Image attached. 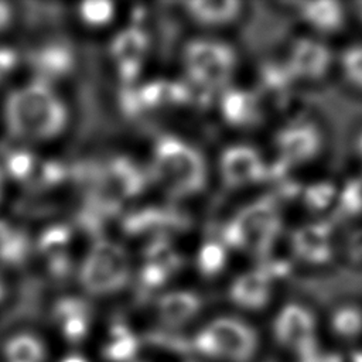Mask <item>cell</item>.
<instances>
[{
    "instance_id": "7c38bea8",
    "label": "cell",
    "mask_w": 362,
    "mask_h": 362,
    "mask_svg": "<svg viewBox=\"0 0 362 362\" xmlns=\"http://www.w3.org/2000/svg\"><path fill=\"white\" fill-rule=\"evenodd\" d=\"M294 253L310 263H322L331 256V229L325 223L298 228L291 238Z\"/></svg>"
},
{
    "instance_id": "603a6c76",
    "label": "cell",
    "mask_w": 362,
    "mask_h": 362,
    "mask_svg": "<svg viewBox=\"0 0 362 362\" xmlns=\"http://www.w3.org/2000/svg\"><path fill=\"white\" fill-rule=\"evenodd\" d=\"M27 238L20 230L0 222V259L3 262L11 264L21 262L27 255Z\"/></svg>"
},
{
    "instance_id": "4dcf8cb0",
    "label": "cell",
    "mask_w": 362,
    "mask_h": 362,
    "mask_svg": "<svg viewBox=\"0 0 362 362\" xmlns=\"http://www.w3.org/2000/svg\"><path fill=\"white\" fill-rule=\"evenodd\" d=\"M113 4L109 1H86L79 7L82 20L89 25H103L113 17Z\"/></svg>"
},
{
    "instance_id": "6da1fadb",
    "label": "cell",
    "mask_w": 362,
    "mask_h": 362,
    "mask_svg": "<svg viewBox=\"0 0 362 362\" xmlns=\"http://www.w3.org/2000/svg\"><path fill=\"white\" fill-rule=\"evenodd\" d=\"M4 120L16 137L47 140L62 132L66 123V109L45 82L37 81L7 96Z\"/></svg>"
},
{
    "instance_id": "d6a6232c",
    "label": "cell",
    "mask_w": 362,
    "mask_h": 362,
    "mask_svg": "<svg viewBox=\"0 0 362 362\" xmlns=\"http://www.w3.org/2000/svg\"><path fill=\"white\" fill-rule=\"evenodd\" d=\"M17 64V55L14 49L0 47V82L13 71Z\"/></svg>"
},
{
    "instance_id": "484cf974",
    "label": "cell",
    "mask_w": 362,
    "mask_h": 362,
    "mask_svg": "<svg viewBox=\"0 0 362 362\" xmlns=\"http://www.w3.org/2000/svg\"><path fill=\"white\" fill-rule=\"evenodd\" d=\"M198 269L205 276L219 273L226 263V252L221 243L206 242L198 253Z\"/></svg>"
},
{
    "instance_id": "4316f807",
    "label": "cell",
    "mask_w": 362,
    "mask_h": 362,
    "mask_svg": "<svg viewBox=\"0 0 362 362\" xmlns=\"http://www.w3.org/2000/svg\"><path fill=\"white\" fill-rule=\"evenodd\" d=\"M339 66L349 83L362 88V44L345 48L339 57Z\"/></svg>"
},
{
    "instance_id": "1f68e13d",
    "label": "cell",
    "mask_w": 362,
    "mask_h": 362,
    "mask_svg": "<svg viewBox=\"0 0 362 362\" xmlns=\"http://www.w3.org/2000/svg\"><path fill=\"white\" fill-rule=\"evenodd\" d=\"M335 195L337 192L332 184L318 182L305 191V202L313 209H324L332 202Z\"/></svg>"
},
{
    "instance_id": "9a60e30c",
    "label": "cell",
    "mask_w": 362,
    "mask_h": 362,
    "mask_svg": "<svg viewBox=\"0 0 362 362\" xmlns=\"http://www.w3.org/2000/svg\"><path fill=\"white\" fill-rule=\"evenodd\" d=\"M301 17L317 31L335 33L345 21V11L341 3L334 0H317L301 3Z\"/></svg>"
},
{
    "instance_id": "74e56055",
    "label": "cell",
    "mask_w": 362,
    "mask_h": 362,
    "mask_svg": "<svg viewBox=\"0 0 362 362\" xmlns=\"http://www.w3.org/2000/svg\"><path fill=\"white\" fill-rule=\"evenodd\" d=\"M4 294H6V288H4V284H3V280L0 279V303L1 300L4 298Z\"/></svg>"
},
{
    "instance_id": "8fae6325",
    "label": "cell",
    "mask_w": 362,
    "mask_h": 362,
    "mask_svg": "<svg viewBox=\"0 0 362 362\" xmlns=\"http://www.w3.org/2000/svg\"><path fill=\"white\" fill-rule=\"evenodd\" d=\"M148 48L147 34L137 28L129 27L117 33L110 44V52L123 81H133L140 72L144 55Z\"/></svg>"
},
{
    "instance_id": "d6986e66",
    "label": "cell",
    "mask_w": 362,
    "mask_h": 362,
    "mask_svg": "<svg viewBox=\"0 0 362 362\" xmlns=\"http://www.w3.org/2000/svg\"><path fill=\"white\" fill-rule=\"evenodd\" d=\"M221 110L230 124L245 126L255 122L257 103L253 93L240 89H229L222 96Z\"/></svg>"
},
{
    "instance_id": "2e32d148",
    "label": "cell",
    "mask_w": 362,
    "mask_h": 362,
    "mask_svg": "<svg viewBox=\"0 0 362 362\" xmlns=\"http://www.w3.org/2000/svg\"><path fill=\"white\" fill-rule=\"evenodd\" d=\"M103 185L119 197H132L141 191L144 180L140 170L126 158H117L112 161L105 174Z\"/></svg>"
},
{
    "instance_id": "5b68a950",
    "label": "cell",
    "mask_w": 362,
    "mask_h": 362,
    "mask_svg": "<svg viewBox=\"0 0 362 362\" xmlns=\"http://www.w3.org/2000/svg\"><path fill=\"white\" fill-rule=\"evenodd\" d=\"M130 262L126 250L110 240H100L89 250L81 267V284L88 293L109 294L126 286Z\"/></svg>"
},
{
    "instance_id": "ac0fdd59",
    "label": "cell",
    "mask_w": 362,
    "mask_h": 362,
    "mask_svg": "<svg viewBox=\"0 0 362 362\" xmlns=\"http://www.w3.org/2000/svg\"><path fill=\"white\" fill-rule=\"evenodd\" d=\"M55 318L59 321L66 339L78 342L85 337L89 320L85 303L74 298L62 300L55 307Z\"/></svg>"
},
{
    "instance_id": "30bf717a",
    "label": "cell",
    "mask_w": 362,
    "mask_h": 362,
    "mask_svg": "<svg viewBox=\"0 0 362 362\" xmlns=\"http://www.w3.org/2000/svg\"><path fill=\"white\" fill-rule=\"evenodd\" d=\"M331 62L332 54L324 42L315 38H300L291 47L287 69L293 76L318 79L328 72Z\"/></svg>"
},
{
    "instance_id": "ffe728a7",
    "label": "cell",
    "mask_w": 362,
    "mask_h": 362,
    "mask_svg": "<svg viewBox=\"0 0 362 362\" xmlns=\"http://www.w3.org/2000/svg\"><path fill=\"white\" fill-rule=\"evenodd\" d=\"M188 89L175 82L156 81L143 86L134 98L137 106L158 107L164 105H174L188 99Z\"/></svg>"
},
{
    "instance_id": "e575fe53",
    "label": "cell",
    "mask_w": 362,
    "mask_h": 362,
    "mask_svg": "<svg viewBox=\"0 0 362 362\" xmlns=\"http://www.w3.org/2000/svg\"><path fill=\"white\" fill-rule=\"evenodd\" d=\"M352 252L355 253V256L362 257V230L355 233L352 238Z\"/></svg>"
},
{
    "instance_id": "7402d4cb",
    "label": "cell",
    "mask_w": 362,
    "mask_h": 362,
    "mask_svg": "<svg viewBox=\"0 0 362 362\" xmlns=\"http://www.w3.org/2000/svg\"><path fill=\"white\" fill-rule=\"evenodd\" d=\"M34 62L47 76H61L72 66L71 52L62 45H51L37 52Z\"/></svg>"
},
{
    "instance_id": "f1b7e54d",
    "label": "cell",
    "mask_w": 362,
    "mask_h": 362,
    "mask_svg": "<svg viewBox=\"0 0 362 362\" xmlns=\"http://www.w3.org/2000/svg\"><path fill=\"white\" fill-rule=\"evenodd\" d=\"M339 205L348 215L362 212V173L345 184L339 192Z\"/></svg>"
},
{
    "instance_id": "d4e9b609",
    "label": "cell",
    "mask_w": 362,
    "mask_h": 362,
    "mask_svg": "<svg viewBox=\"0 0 362 362\" xmlns=\"http://www.w3.org/2000/svg\"><path fill=\"white\" fill-rule=\"evenodd\" d=\"M139 348V341L124 327H115L110 342L105 348V356L113 362L130 361Z\"/></svg>"
},
{
    "instance_id": "ba28073f",
    "label": "cell",
    "mask_w": 362,
    "mask_h": 362,
    "mask_svg": "<svg viewBox=\"0 0 362 362\" xmlns=\"http://www.w3.org/2000/svg\"><path fill=\"white\" fill-rule=\"evenodd\" d=\"M276 146L284 161L288 164H303L313 160L321 151L322 136L313 123H291L277 133Z\"/></svg>"
},
{
    "instance_id": "52a82bcc",
    "label": "cell",
    "mask_w": 362,
    "mask_h": 362,
    "mask_svg": "<svg viewBox=\"0 0 362 362\" xmlns=\"http://www.w3.org/2000/svg\"><path fill=\"white\" fill-rule=\"evenodd\" d=\"M315 321L308 308L300 304H286L274 320V335L286 348L298 356L317 348Z\"/></svg>"
},
{
    "instance_id": "5bb4252c",
    "label": "cell",
    "mask_w": 362,
    "mask_h": 362,
    "mask_svg": "<svg viewBox=\"0 0 362 362\" xmlns=\"http://www.w3.org/2000/svg\"><path fill=\"white\" fill-rule=\"evenodd\" d=\"M201 308V300L191 291H171L160 297L157 310L168 325H181L189 321Z\"/></svg>"
},
{
    "instance_id": "83f0119b",
    "label": "cell",
    "mask_w": 362,
    "mask_h": 362,
    "mask_svg": "<svg viewBox=\"0 0 362 362\" xmlns=\"http://www.w3.org/2000/svg\"><path fill=\"white\" fill-rule=\"evenodd\" d=\"M69 239V232L64 226H54L45 230V233L40 239V249L52 256V260L55 259H62L65 245L68 243Z\"/></svg>"
},
{
    "instance_id": "7a4b0ae2",
    "label": "cell",
    "mask_w": 362,
    "mask_h": 362,
    "mask_svg": "<svg viewBox=\"0 0 362 362\" xmlns=\"http://www.w3.org/2000/svg\"><path fill=\"white\" fill-rule=\"evenodd\" d=\"M153 174L168 192L185 197L205 187L206 164L197 148L177 137L164 136L154 147Z\"/></svg>"
},
{
    "instance_id": "f546056e",
    "label": "cell",
    "mask_w": 362,
    "mask_h": 362,
    "mask_svg": "<svg viewBox=\"0 0 362 362\" xmlns=\"http://www.w3.org/2000/svg\"><path fill=\"white\" fill-rule=\"evenodd\" d=\"M33 168L34 157L25 150H17L10 153L4 161V171L18 181H24L25 178H28V175L33 173Z\"/></svg>"
},
{
    "instance_id": "277c9868",
    "label": "cell",
    "mask_w": 362,
    "mask_h": 362,
    "mask_svg": "<svg viewBox=\"0 0 362 362\" xmlns=\"http://www.w3.org/2000/svg\"><path fill=\"white\" fill-rule=\"evenodd\" d=\"M194 345L201 354L212 358L249 362L257 348V335L240 320L218 318L195 337Z\"/></svg>"
},
{
    "instance_id": "f35d334b",
    "label": "cell",
    "mask_w": 362,
    "mask_h": 362,
    "mask_svg": "<svg viewBox=\"0 0 362 362\" xmlns=\"http://www.w3.org/2000/svg\"><path fill=\"white\" fill-rule=\"evenodd\" d=\"M356 7H358V16H359V18L362 20V1H361V3H358V6H356Z\"/></svg>"
},
{
    "instance_id": "8d00e7d4",
    "label": "cell",
    "mask_w": 362,
    "mask_h": 362,
    "mask_svg": "<svg viewBox=\"0 0 362 362\" xmlns=\"http://www.w3.org/2000/svg\"><path fill=\"white\" fill-rule=\"evenodd\" d=\"M3 192H4V171L0 168V201L3 198Z\"/></svg>"
},
{
    "instance_id": "cb8c5ba5",
    "label": "cell",
    "mask_w": 362,
    "mask_h": 362,
    "mask_svg": "<svg viewBox=\"0 0 362 362\" xmlns=\"http://www.w3.org/2000/svg\"><path fill=\"white\" fill-rule=\"evenodd\" d=\"M331 328L346 339L358 337L362 332V310L354 304L339 305L331 315Z\"/></svg>"
},
{
    "instance_id": "836d02e7",
    "label": "cell",
    "mask_w": 362,
    "mask_h": 362,
    "mask_svg": "<svg viewBox=\"0 0 362 362\" xmlns=\"http://www.w3.org/2000/svg\"><path fill=\"white\" fill-rule=\"evenodd\" d=\"M11 18H13L11 7L7 3L0 1V31L6 30L10 25Z\"/></svg>"
},
{
    "instance_id": "4fadbf2b",
    "label": "cell",
    "mask_w": 362,
    "mask_h": 362,
    "mask_svg": "<svg viewBox=\"0 0 362 362\" xmlns=\"http://www.w3.org/2000/svg\"><path fill=\"white\" fill-rule=\"evenodd\" d=\"M230 298L239 307L259 310L270 298V273L266 270H253L240 274L230 286Z\"/></svg>"
},
{
    "instance_id": "44dd1931",
    "label": "cell",
    "mask_w": 362,
    "mask_h": 362,
    "mask_svg": "<svg viewBox=\"0 0 362 362\" xmlns=\"http://www.w3.org/2000/svg\"><path fill=\"white\" fill-rule=\"evenodd\" d=\"M6 362H42L45 349L41 341L30 334L10 338L4 346Z\"/></svg>"
},
{
    "instance_id": "d590c367",
    "label": "cell",
    "mask_w": 362,
    "mask_h": 362,
    "mask_svg": "<svg viewBox=\"0 0 362 362\" xmlns=\"http://www.w3.org/2000/svg\"><path fill=\"white\" fill-rule=\"evenodd\" d=\"M61 362H86L83 358H81V356H76V355H72V356H68V358H65L64 361H61Z\"/></svg>"
},
{
    "instance_id": "e0dca14e",
    "label": "cell",
    "mask_w": 362,
    "mask_h": 362,
    "mask_svg": "<svg viewBox=\"0 0 362 362\" xmlns=\"http://www.w3.org/2000/svg\"><path fill=\"white\" fill-rule=\"evenodd\" d=\"M185 7L195 21L206 25L228 24L240 13V3L233 0H198L187 3Z\"/></svg>"
},
{
    "instance_id": "3957f363",
    "label": "cell",
    "mask_w": 362,
    "mask_h": 362,
    "mask_svg": "<svg viewBox=\"0 0 362 362\" xmlns=\"http://www.w3.org/2000/svg\"><path fill=\"white\" fill-rule=\"evenodd\" d=\"M280 216L273 202L262 199L243 208L223 230V239L233 247L266 253L277 238Z\"/></svg>"
},
{
    "instance_id": "9c48e42d",
    "label": "cell",
    "mask_w": 362,
    "mask_h": 362,
    "mask_svg": "<svg viewBox=\"0 0 362 362\" xmlns=\"http://www.w3.org/2000/svg\"><path fill=\"white\" fill-rule=\"evenodd\" d=\"M221 174L228 187L239 188L263 180L266 165L255 148L249 146H232L222 153Z\"/></svg>"
},
{
    "instance_id": "8992f818",
    "label": "cell",
    "mask_w": 362,
    "mask_h": 362,
    "mask_svg": "<svg viewBox=\"0 0 362 362\" xmlns=\"http://www.w3.org/2000/svg\"><path fill=\"white\" fill-rule=\"evenodd\" d=\"M235 54L226 44L212 40L191 41L184 51L185 69L189 78L208 90L228 83L235 69Z\"/></svg>"
}]
</instances>
